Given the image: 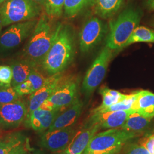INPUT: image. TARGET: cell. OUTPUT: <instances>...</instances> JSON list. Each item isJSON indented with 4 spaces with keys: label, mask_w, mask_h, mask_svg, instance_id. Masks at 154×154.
Listing matches in <instances>:
<instances>
[{
    "label": "cell",
    "mask_w": 154,
    "mask_h": 154,
    "mask_svg": "<svg viewBox=\"0 0 154 154\" xmlns=\"http://www.w3.org/2000/svg\"><path fill=\"white\" fill-rule=\"evenodd\" d=\"M75 53L74 34L69 25L58 23L55 39L40 66L48 76L63 72L73 61Z\"/></svg>",
    "instance_id": "obj_1"
},
{
    "label": "cell",
    "mask_w": 154,
    "mask_h": 154,
    "mask_svg": "<svg viewBox=\"0 0 154 154\" xmlns=\"http://www.w3.org/2000/svg\"><path fill=\"white\" fill-rule=\"evenodd\" d=\"M58 24L54 26L49 17L42 14L22 53V58L40 66L55 39Z\"/></svg>",
    "instance_id": "obj_2"
},
{
    "label": "cell",
    "mask_w": 154,
    "mask_h": 154,
    "mask_svg": "<svg viewBox=\"0 0 154 154\" xmlns=\"http://www.w3.org/2000/svg\"><path fill=\"white\" fill-rule=\"evenodd\" d=\"M142 15L138 10L128 8L125 10L113 22H111L106 46L113 51H119L139 26Z\"/></svg>",
    "instance_id": "obj_3"
},
{
    "label": "cell",
    "mask_w": 154,
    "mask_h": 154,
    "mask_svg": "<svg viewBox=\"0 0 154 154\" xmlns=\"http://www.w3.org/2000/svg\"><path fill=\"white\" fill-rule=\"evenodd\" d=\"M42 6L32 0H6L0 5V20L2 26L36 18Z\"/></svg>",
    "instance_id": "obj_4"
},
{
    "label": "cell",
    "mask_w": 154,
    "mask_h": 154,
    "mask_svg": "<svg viewBox=\"0 0 154 154\" xmlns=\"http://www.w3.org/2000/svg\"><path fill=\"white\" fill-rule=\"evenodd\" d=\"M138 134L122 128H111L95 134L83 154H102L120 151L122 146Z\"/></svg>",
    "instance_id": "obj_5"
},
{
    "label": "cell",
    "mask_w": 154,
    "mask_h": 154,
    "mask_svg": "<svg viewBox=\"0 0 154 154\" xmlns=\"http://www.w3.org/2000/svg\"><path fill=\"white\" fill-rule=\"evenodd\" d=\"M79 80L75 77L63 78L53 93L40 107L62 110L73 104L78 98Z\"/></svg>",
    "instance_id": "obj_6"
},
{
    "label": "cell",
    "mask_w": 154,
    "mask_h": 154,
    "mask_svg": "<svg viewBox=\"0 0 154 154\" xmlns=\"http://www.w3.org/2000/svg\"><path fill=\"white\" fill-rule=\"evenodd\" d=\"M113 50L107 46L99 52L91 65L88 68L83 80L82 91L86 97H90L105 78Z\"/></svg>",
    "instance_id": "obj_7"
},
{
    "label": "cell",
    "mask_w": 154,
    "mask_h": 154,
    "mask_svg": "<svg viewBox=\"0 0 154 154\" xmlns=\"http://www.w3.org/2000/svg\"><path fill=\"white\" fill-rule=\"evenodd\" d=\"M37 19L11 25L0 35V55H4L16 49L31 36L37 24Z\"/></svg>",
    "instance_id": "obj_8"
},
{
    "label": "cell",
    "mask_w": 154,
    "mask_h": 154,
    "mask_svg": "<svg viewBox=\"0 0 154 154\" xmlns=\"http://www.w3.org/2000/svg\"><path fill=\"white\" fill-rule=\"evenodd\" d=\"M108 32V26L98 17H93L87 20L79 33L80 50L87 53L99 44Z\"/></svg>",
    "instance_id": "obj_9"
},
{
    "label": "cell",
    "mask_w": 154,
    "mask_h": 154,
    "mask_svg": "<svg viewBox=\"0 0 154 154\" xmlns=\"http://www.w3.org/2000/svg\"><path fill=\"white\" fill-rule=\"evenodd\" d=\"M76 131L72 126L47 131L40 138V146L51 152L63 151L74 137Z\"/></svg>",
    "instance_id": "obj_10"
},
{
    "label": "cell",
    "mask_w": 154,
    "mask_h": 154,
    "mask_svg": "<svg viewBox=\"0 0 154 154\" xmlns=\"http://www.w3.org/2000/svg\"><path fill=\"white\" fill-rule=\"evenodd\" d=\"M28 111L26 104L20 99L0 105V128L11 129L18 127L25 120Z\"/></svg>",
    "instance_id": "obj_11"
},
{
    "label": "cell",
    "mask_w": 154,
    "mask_h": 154,
    "mask_svg": "<svg viewBox=\"0 0 154 154\" xmlns=\"http://www.w3.org/2000/svg\"><path fill=\"white\" fill-rule=\"evenodd\" d=\"M136 110L131 109L107 112H96L91 114L83 128H88L98 124L100 128H116L121 127L132 112Z\"/></svg>",
    "instance_id": "obj_12"
},
{
    "label": "cell",
    "mask_w": 154,
    "mask_h": 154,
    "mask_svg": "<svg viewBox=\"0 0 154 154\" xmlns=\"http://www.w3.org/2000/svg\"><path fill=\"white\" fill-rule=\"evenodd\" d=\"M63 78L62 72L46 77L43 86L29 95L27 115L39 109L49 98Z\"/></svg>",
    "instance_id": "obj_13"
},
{
    "label": "cell",
    "mask_w": 154,
    "mask_h": 154,
    "mask_svg": "<svg viewBox=\"0 0 154 154\" xmlns=\"http://www.w3.org/2000/svg\"><path fill=\"white\" fill-rule=\"evenodd\" d=\"M60 112L61 110H48L39 107L27 115L25 120V125L36 131L43 132L49 128Z\"/></svg>",
    "instance_id": "obj_14"
},
{
    "label": "cell",
    "mask_w": 154,
    "mask_h": 154,
    "mask_svg": "<svg viewBox=\"0 0 154 154\" xmlns=\"http://www.w3.org/2000/svg\"><path fill=\"white\" fill-rule=\"evenodd\" d=\"M100 128L99 125L97 124L77 131L63 151L71 154H83Z\"/></svg>",
    "instance_id": "obj_15"
},
{
    "label": "cell",
    "mask_w": 154,
    "mask_h": 154,
    "mask_svg": "<svg viewBox=\"0 0 154 154\" xmlns=\"http://www.w3.org/2000/svg\"><path fill=\"white\" fill-rule=\"evenodd\" d=\"M83 107L82 101L79 99H77L73 104L59 114L48 131L72 126L81 116Z\"/></svg>",
    "instance_id": "obj_16"
},
{
    "label": "cell",
    "mask_w": 154,
    "mask_h": 154,
    "mask_svg": "<svg viewBox=\"0 0 154 154\" xmlns=\"http://www.w3.org/2000/svg\"><path fill=\"white\" fill-rule=\"evenodd\" d=\"M10 66L13 72V79L11 85L13 88L25 82L30 74L38 65L33 61L23 58L15 60L11 62Z\"/></svg>",
    "instance_id": "obj_17"
},
{
    "label": "cell",
    "mask_w": 154,
    "mask_h": 154,
    "mask_svg": "<svg viewBox=\"0 0 154 154\" xmlns=\"http://www.w3.org/2000/svg\"><path fill=\"white\" fill-rule=\"evenodd\" d=\"M140 115L152 119L154 117V93L147 90L139 91L138 98L132 107Z\"/></svg>",
    "instance_id": "obj_18"
},
{
    "label": "cell",
    "mask_w": 154,
    "mask_h": 154,
    "mask_svg": "<svg viewBox=\"0 0 154 154\" xmlns=\"http://www.w3.org/2000/svg\"><path fill=\"white\" fill-rule=\"evenodd\" d=\"M151 120V119L146 118L135 111L130 114L125 123L120 128L139 134L149 127Z\"/></svg>",
    "instance_id": "obj_19"
},
{
    "label": "cell",
    "mask_w": 154,
    "mask_h": 154,
    "mask_svg": "<svg viewBox=\"0 0 154 154\" xmlns=\"http://www.w3.org/2000/svg\"><path fill=\"white\" fill-rule=\"evenodd\" d=\"M123 0H95V11L100 18L107 19L120 9Z\"/></svg>",
    "instance_id": "obj_20"
},
{
    "label": "cell",
    "mask_w": 154,
    "mask_h": 154,
    "mask_svg": "<svg viewBox=\"0 0 154 154\" xmlns=\"http://www.w3.org/2000/svg\"><path fill=\"white\" fill-rule=\"evenodd\" d=\"M99 93L102 97V103L98 107L92 110L91 114L98 112L106 108L114 105L125 99L127 95L123 94L115 90H112L107 87H102L99 90Z\"/></svg>",
    "instance_id": "obj_21"
},
{
    "label": "cell",
    "mask_w": 154,
    "mask_h": 154,
    "mask_svg": "<svg viewBox=\"0 0 154 154\" xmlns=\"http://www.w3.org/2000/svg\"><path fill=\"white\" fill-rule=\"evenodd\" d=\"M28 139L21 132H13L0 138V154H9Z\"/></svg>",
    "instance_id": "obj_22"
},
{
    "label": "cell",
    "mask_w": 154,
    "mask_h": 154,
    "mask_svg": "<svg viewBox=\"0 0 154 154\" xmlns=\"http://www.w3.org/2000/svg\"><path fill=\"white\" fill-rule=\"evenodd\" d=\"M95 0H65L63 6L65 16L72 18L83 9L94 5Z\"/></svg>",
    "instance_id": "obj_23"
},
{
    "label": "cell",
    "mask_w": 154,
    "mask_h": 154,
    "mask_svg": "<svg viewBox=\"0 0 154 154\" xmlns=\"http://www.w3.org/2000/svg\"><path fill=\"white\" fill-rule=\"evenodd\" d=\"M137 42L154 43V31L144 26H138L124 45L123 49Z\"/></svg>",
    "instance_id": "obj_24"
},
{
    "label": "cell",
    "mask_w": 154,
    "mask_h": 154,
    "mask_svg": "<svg viewBox=\"0 0 154 154\" xmlns=\"http://www.w3.org/2000/svg\"><path fill=\"white\" fill-rule=\"evenodd\" d=\"M65 0H46L45 10L51 18H58L62 16Z\"/></svg>",
    "instance_id": "obj_25"
},
{
    "label": "cell",
    "mask_w": 154,
    "mask_h": 154,
    "mask_svg": "<svg viewBox=\"0 0 154 154\" xmlns=\"http://www.w3.org/2000/svg\"><path fill=\"white\" fill-rule=\"evenodd\" d=\"M20 97L11 85L0 83V105L14 102Z\"/></svg>",
    "instance_id": "obj_26"
},
{
    "label": "cell",
    "mask_w": 154,
    "mask_h": 154,
    "mask_svg": "<svg viewBox=\"0 0 154 154\" xmlns=\"http://www.w3.org/2000/svg\"><path fill=\"white\" fill-rule=\"evenodd\" d=\"M46 77H45L37 69H35L31 72L28 77V81L31 83L33 87V93L41 88L44 84Z\"/></svg>",
    "instance_id": "obj_27"
},
{
    "label": "cell",
    "mask_w": 154,
    "mask_h": 154,
    "mask_svg": "<svg viewBox=\"0 0 154 154\" xmlns=\"http://www.w3.org/2000/svg\"><path fill=\"white\" fill-rule=\"evenodd\" d=\"M13 72L11 67L8 65H0V83L11 85Z\"/></svg>",
    "instance_id": "obj_28"
},
{
    "label": "cell",
    "mask_w": 154,
    "mask_h": 154,
    "mask_svg": "<svg viewBox=\"0 0 154 154\" xmlns=\"http://www.w3.org/2000/svg\"><path fill=\"white\" fill-rule=\"evenodd\" d=\"M14 88L20 97L30 95L33 93V87L31 83L28 79L25 82L19 84Z\"/></svg>",
    "instance_id": "obj_29"
},
{
    "label": "cell",
    "mask_w": 154,
    "mask_h": 154,
    "mask_svg": "<svg viewBox=\"0 0 154 154\" xmlns=\"http://www.w3.org/2000/svg\"><path fill=\"white\" fill-rule=\"evenodd\" d=\"M34 149L31 147L29 139L28 138L25 142L12 150L9 154H29Z\"/></svg>",
    "instance_id": "obj_30"
},
{
    "label": "cell",
    "mask_w": 154,
    "mask_h": 154,
    "mask_svg": "<svg viewBox=\"0 0 154 154\" xmlns=\"http://www.w3.org/2000/svg\"><path fill=\"white\" fill-rule=\"evenodd\" d=\"M139 144L143 146L150 154H154V133L149 137L142 139Z\"/></svg>",
    "instance_id": "obj_31"
},
{
    "label": "cell",
    "mask_w": 154,
    "mask_h": 154,
    "mask_svg": "<svg viewBox=\"0 0 154 154\" xmlns=\"http://www.w3.org/2000/svg\"><path fill=\"white\" fill-rule=\"evenodd\" d=\"M125 154H150L149 151L141 145H133Z\"/></svg>",
    "instance_id": "obj_32"
},
{
    "label": "cell",
    "mask_w": 154,
    "mask_h": 154,
    "mask_svg": "<svg viewBox=\"0 0 154 154\" xmlns=\"http://www.w3.org/2000/svg\"><path fill=\"white\" fill-rule=\"evenodd\" d=\"M29 154H46V152L41 149H34Z\"/></svg>",
    "instance_id": "obj_33"
},
{
    "label": "cell",
    "mask_w": 154,
    "mask_h": 154,
    "mask_svg": "<svg viewBox=\"0 0 154 154\" xmlns=\"http://www.w3.org/2000/svg\"><path fill=\"white\" fill-rule=\"evenodd\" d=\"M34 2L37 3V4H38L41 6L44 7L45 5V2H46V0H32Z\"/></svg>",
    "instance_id": "obj_34"
},
{
    "label": "cell",
    "mask_w": 154,
    "mask_h": 154,
    "mask_svg": "<svg viewBox=\"0 0 154 154\" xmlns=\"http://www.w3.org/2000/svg\"><path fill=\"white\" fill-rule=\"evenodd\" d=\"M147 4L151 9L154 10V0H148Z\"/></svg>",
    "instance_id": "obj_35"
},
{
    "label": "cell",
    "mask_w": 154,
    "mask_h": 154,
    "mask_svg": "<svg viewBox=\"0 0 154 154\" xmlns=\"http://www.w3.org/2000/svg\"><path fill=\"white\" fill-rule=\"evenodd\" d=\"M120 151H118V150H116V151H111V152H106V153H102V154H118V152H119Z\"/></svg>",
    "instance_id": "obj_36"
},
{
    "label": "cell",
    "mask_w": 154,
    "mask_h": 154,
    "mask_svg": "<svg viewBox=\"0 0 154 154\" xmlns=\"http://www.w3.org/2000/svg\"><path fill=\"white\" fill-rule=\"evenodd\" d=\"M2 25L1 23V21L0 20V35H1V30H2Z\"/></svg>",
    "instance_id": "obj_37"
},
{
    "label": "cell",
    "mask_w": 154,
    "mask_h": 154,
    "mask_svg": "<svg viewBox=\"0 0 154 154\" xmlns=\"http://www.w3.org/2000/svg\"><path fill=\"white\" fill-rule=\"evenodd\" d=\"M6 0H0V5L1 4H2L3 2H5Z\"/></svg>",
    "instance_id": "obj_38"
},
{
    "label": "cell",
    "mask_w": 154,
    "mask_h": 154,
    "mask_svg": "<svg viewBox=\"0 0 154 154\" xmlns=\"http://www.w3.org/2000/svg\"><path fill=\"white\" fill-rule=\"evenodd\" d=\"M69 154V153H67V152H64V151H62V152H61V154Z\"/></svg>",
    "instance_id": "obj_39"
}]
</instances>
